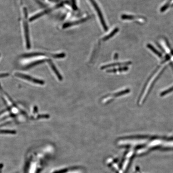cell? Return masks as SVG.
<instances>
[{"label":"cell","mask_w":173,"mask_h":173,"mask_svg":"<svg viewBox=\"0 0 173 173\" xmlns=\"http://www.w3.org/2000/svg\"><path fill=\"white\" fill-rule=\"evenodd\" d=\"M91 2L93 6V7L95 8V10L97 12L98 16L100 18L101 23L105 31H107L108 30V27L107 24L104 20V18L103 17V15L99 6L98 5L97 3L96 2L95 0H89Z\"/></svg>","instance_id":"obj_1"},{"label":"cell","mask_w":173,"mask_h":173,"mask_svg":"<svg viewBox=\"0 0 173 173\" xmlns=\"http://www.w3.org/2000/svg\"><path fill=\"white\" fill-rule=\"evenodd\" d=\"M15 75L16 76L18 77L26 79V80L29 81L30 82H33V83H36V84L41 85L44 84V82L42 81L34 78H32V77L28 76V75H25L23 74L18 73H15Z\"/></svg>","instance_id":"obj_2"},{"label":"cell","mask_w":173,"mask_h":173,"mask_svg":"<svg viewBox=\"0 0 173 173\" xmlns=\"http://www.w3.org/2000/svg\"><path fill=\"white\" fill-rule=\"evenodd\" d=\"M24 28L27 47L28 49H29L31 47V42L30 40L29 26L26 20L24 22Z\"/></svg>","instance_id":"obj_3"},{"label":"cell","mask_w":173,"mask_h":173,"mask_svg":"<svg viewBox=\"0 0 173 173\" xmlns=\"http://www.w3.org/2000/svg\"><path fill=\"white\" fill-rule=\"evenodd\" d=\"M131 63V62H123V63H117L112 64H110L106 65L101 67V69H104L107 68L111 67H115L117 66H126L130 65Z\"/></svg>","instance_id":"obj_4"},{"label":"cell","mask_w":173,"mask_h":173,"mask_svg":"<svg viewBox=\"0 0 173 173\" xmlns=\"http://www.w3.org/2000/svg\"><path fill=\"white\" fill-rule=\"evenodd\" d=\"M87 19H88V18H83V19L80 20L65 24V25H63V28H66L69 27L73 26V25H78V24L83 23V22H84L85 21L87 20Z\"/></svg>","instance_id":"obj_5"},{"label":"cell","mask_w":173,"mask_h":173,"mask_svg":"<svg viewBox=\"0 0 173 173\" xmlns=\"http://www.w3.org/2000/svg\"><path fill=\"white\" fill-rule=\"evenodd\" d=\"M49 65L51 66V68H52V70L53 71V72H54V73L56 74V76H57L58 79H59V80H62V76L60 75V73H59V72H58L57 69L56 68V67L54 66V64L52 63L51 61H49Z\"/></svg>","instance_id":"obj_6"},{"label":"cell","mask_w":173,"mask_h":173,"mask_svg":"<svg viewBox=\"0 0 173 173\" xmlns=\"http://www.w3.org/2000/svg\"><path fill=\"white\" fill-rule=\"evenodd\" d=\"M119 31V29L118 28H116L110 34L107 35V36L105 37L103 39V40L104 41H107L108 40L110 39L112 37H113L114 35L116 34Z\"/></svg>","instance_id":"obj_7"},{"label":"cell","mask_w":173,"mask_h":173,"mask_svg":"<svg viewBox=\"0 0 173 173\" xmlns=\"http://www.w3.org/2000/svg\"><path fill=\"white\" fill-rule=\"evenodd\" d=\"M42 55H45L44 53L42 52H32V53L27 54L23 55L24 57H31L35 56H42Z\"/></svg>","instance_id":"obj_8"},{"label":"cell","mask_w":173,"mask_h":173,"mask_svg":"<svg viewBox=\"0 0 173 173\" xmlns=\"http://www.w3.org/2000/svg\"><path fill=\"white\" fill-rule=\"evenodd\" d=\"M47 11H44L43 12L37 14L36 15H34V16L30 18L29 21L31 22V21H34L35 20L37 19V18L40 17L42 16V15H45V14L47 13Z\"/></svg>","instance_id":"obj_9"},{"label":"cell","mask_w":173,"mask_h":173,"mask_svg":"<svg viewBox=\"0 0 173 173\" xmlns=\"http://www.w3.org/2000/svg\"><path fill=\"white\" fill-rule=\"evenodd\" d=\"M128 68L127 67H123L119 68L118 69H109L108 70L107 72H111V73H113V72H122V71H126L128 70Z\"/></svg>","instance_id":"obj_10"},{"label":"cell","mask_w":173,"mask_h":173,"mask_svg":"<svg viewBox=\"0 0 173 173\" xmlns=\"http://www.w3.org/2000/svg\"><path fill=\"white\" fill-rule=\"evenodd\" d=\"M45 60H40L39 61H37V62H34V63L31 64L30 65H29V66L27 67L26 69H29L33 67L36 66L37 65H39L40 64L42 63H44L45 62Z\"/></svg>","instance_id":"obj_11"},{"label":"cell","mask_w":173,"mask_h":173,"mask_svg":"<svg viewBox=\"0 0 173 173\" xmlns=\"http://www.w3.org/2000/svg\"><path fill=\"white\" fill-rule=\"evenodd\" d=\"M121 18L123 20H132L135 18V17L131 15H122Z\"/></svg>","instance_id":"obj_12"},{"label":"cell","mask_w":173,"mask_h":173,"mask_svg":"<svg viewBox=\"0 0 173 173\" xmlns=\"http://www.w3.org/2000/svg\"><path fill=\"white\" fill-rule=\"evenodd\" d=\"M66 54L64 53L54 55L53 57L55 58H62L65 57Z\"/></svg>","instance_id":"obj_13"},{"label":"cell","mask_w":173,"mask_h":173,"mask_svg":"<svg viewBox=\"0 0 173 173\" xmlns=\"http://www.w3.org/2000/svg\"><path fill=\"white\" fill-rule=\"evenodd\" d=\"M49 115H40L37 117L38 118L41 119V118H49Z\"/></svg>","instance_id":"obj_14"},{"label":"cell","mask_w":173,"mask_h":173,"mask_svg":"<svg viewBox=\"0 0 173 173\" xmlns=\"http://www.w3.org/2000/svg\"><path fill=\"white\" fill-rule=\"evenodd\" d=\"M8 76V73L1 74H0V78L6 77Z\"/></svg>","instance_id":"obj_15"}]
</instances>
